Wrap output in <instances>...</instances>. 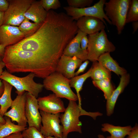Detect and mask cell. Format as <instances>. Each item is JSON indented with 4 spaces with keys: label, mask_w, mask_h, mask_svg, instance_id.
<instances>
[{
    "label": "cell",
    "mask_w": 138,
    "mask_h": 138,
    "mask_svg": "<svg viewBox=\"0 0 138 138\" xmlns=\"http://www.w3.org/2000/svg\"><path fill=\"white\" fill-rule=\"evenodd\" d=\"M5 123H4L3 122H2L0 121V130L3 127L4 124Z\"/></svg>",
    "instance_id": "ee69618b"
},
{
    "label": "cell",
    "mask_w": 138,
    "mask_h": 138,
    "mask_svg": "<svg viewBox=\"0 0 138 138\" xmlns=\"http://www.w3.org/2000/svg\"><path fill=\"white\" fill-rule=\"evenodd\" d=\"M76 22L64 13L52 10L33 35L13 45L12 48L32 52L56 68L65 48L76 34Z\"/></svg>",
    "instance_id": "6da1fadb"
},
{
    "label": "cell",
    "mask_w": 138,
    "mask_h": 138,
    "mask_svg": "<svg viewBox=\"0 0 138 138\" xmlns=\"http://www.w3.org/2000/svg\"><path fill=\"white\" fill-rule=\"evenodd\" d=\"M34 0H9L4 12V25L19 26L25 18L24 14Z\"/></svg>",
    "instance_id": "ba28073f"
},
{
    "label": "cell",
    "mask_w": 138,
    "mask_h": 138,
    "mask_svg": "<svg viewBox=\"0 0 138 138\" xmlns=\"http://www.w3.org/2000/svg\"><path fill=\"white\" fill-rule=\"evenodd\" d=\"M2 61L7 71L12 74L29 72L35 77L45 78L55 71L47 61L35 53L10 48H5Z\"/></svg>",
    "instance_id": "7a4b0ae2"
},
{
    "label": "cell",
    "mask_w": 138,
    "mask_h": 138,
    "mask_svg": "<svg viewBox=\"0 0 138 138\" xmlns=\"http://www.w3.org/2000/svg\"><path fill=\"white\" fill-rule=\"evenodd\" d=\"M102 131L109 133L111 138H125L129 134L132 128L131 125L116 126L108 123L102 124Z\"/></svg>",
    "instance_id": "44dd1931"
},
{
    "label": "cell",
    "mask_w": 138,
    "mask_h": 138,
    "mask_svg": "<svg viewBox=\"0 0 138 138\" xmlns=\"http://www.w3.org/2000/svg\"><path fill=\"white\" fill-rule=\"evenodd\" d=\"M35 74L30 73L27 76L19 77L12 74L5 70L0 75V79L7 82L16 89L17 94L27 91L37 98L44 87L43 84L35 82L33 80Z\"/></svg>",
    "instance_id": "277c9868"
},
{
    "label": "cell",
    "mask_w": 138,
    "mask_h": 138,
    "mask_svg": "<svg viewBox=\"0 0 138 138\" xmlns=\"http://www.w3.org/2000/svg\"><path fill=\"white\" fill-rule=\"evenodd\" d=\"M4 86L3 92L0 97V114L3 117L4 114L11 107L13 100L11 93L13 86L6 81L2 80Z\"/></svg>",
    "instance_id": "7402d4cb"
},
{
    "label": "cell",
    "mask_w": 138,
    "mask_h": 138,
    "mask_svg": "<svg viewBox=\"0 0 138 138\" xmlns=\"http://www.w3.org/2000/svg\"><path fill=\"white\" fill-rule=\"evenodd\" d=\"M91 67L85 73L79 76H74L71 79L70 86L71 87H73L75 89L76 95L78 101V105L81 107V99L80 92L82 90L84 82L88 77H90L91 74Z\"/></svg>",
    "instance_id": "603a6c76"
},
{
    "label": "cell",
    "mask_w": 138,
    "mask_h": 138,
    "mask_svg": "<svg viewBox=\"0 0 138 138\" xmlns=\"http://www.w3.org/2000/svg\"><path fill=\"white\" fill-rule=\"evenodd\" d=\"M138 21V0H131L127 13L126 23Z\"/></svg>",
    "instance_id": "83f0119b"
},
{
    "label": "cell",
    "mask_w": 138,
    "mask_h": 138,
    "mask_svg": "<svg viewBox=\"0 0 138 138\" xmlns=\"http://www.w3.org/2000/svg\"><path fill=\"white\" fill-rule=\"evenodd\" d=\"M25 116L29 127H34L40 131L41 126V117L39 111L37 98L26 92Z\"/></svg>",
    "instance_id": "7c38bea8"
},
{
    "label": "cell",
    "mask_w": 138,
    "mask_h": 138,
    "mask_svg": "<svg viewBox=\"0 0 138 138\" xmlns=\"http://www.w3.org/2000/svg\"><path fill=\"white\" fill-rule=\"evenodd\" d=\"M8 5V0H0V11L5 12L7 10Z\"/></svg>",
    "instance_id": "e575fe53"
},
{
    "label": "cell",
    "mask_w": 138,
    "mask_h": 138,
    "mask_svg": "<svg viewBox=\"0 0 138 138\" xmlns=\"http://www.w3.org/2000/svg\"><path fill=\"white\" fill-rule=\"evenodd\" d=\"M85 35L87 34L78 29L75 36L65 48L63 54L71 57L75 56L83 62L87 60V51L83 50L80 45L82 38Z\"/></svg>",
    "instance_id": "e0dca14e"
},
{
    "label": "cell",
    "mask_w": 138,
    "mask_h": 138,
    "mask_svg": "<svg viewBox=\"0 0 138 138\" xmlns=\"http://www.w3.org/2000/svg\"><path fill=\"white\" fill-rule=\"evenodd\" d=\"M93 0H67L69 6L77 8H82L86 6H90Z\"/></svg>",
    "instance_id": "f546056e"
},
{
    "label": "cell",
    "mask_w": 138,
    "mask_h": 138,
    "mask_svg": "<svg viewBox=\"0 0 138 138\" xmlns=\"http://www.w3.org/2000/svg\"><path fill=\"white\" fill-rule=\"evenodd\" d=\"M86 112L76 101L69 100L64 113L60 115L61 122L63 127L62 138H67L68 134L71 132L82 133V124L79 118L80 116L85 115Z\"/></svg>",
    "instance_id": "5b68a950"
},
{
    "label": "cell",
    "mask_w": 138,
    "mask_h": 138,
    "mask_svg": "<svg viewBox=\"0 0 138 138\" xmlns=\"http://www.w3.org/2000/svg\"><path fill=\"white\" fill-rule=\"evenodd\" d=\"M39 110L51 114L64 112L65 109L64 103L61 98L54 94H50L37 99Z\"/></svg>",
    "instance_id": "4fadbf2b"
},
{
    "label": "cell",
    "mask_w": 138,
    "mask_h": 138,
    "mask_svg": "<svg viewBox=\"0 0 138 138\" xmlns=\"http://www.w3.org/2000/svg\"><path fill=\"white\" fill-rule=\"evenodd\" d=\"M4 89V86L2 80L0 79V97L2 94Z\"/></svg>",
    "instance_id": "ab89813d"
},
{
    "label": "cell",
    "mask_w": 138,
    "mask_h": 138,
    "mask_svg": "<svg viewBox=\"0 0 138 138\" xmlns=\"http://www.w3.org/2000/svg\"><path fill=\"white\" fill-rule=\"evenodd\" d=\"M106 0H100L93 5L82 8H77L70 7H64L63 8L67 14L74 20H77L80 18L85 16L96 17L100 19L106 26L107 24L105 20L110 25L111 22L106 16L104 10Z\"/></svg>",
    "instance_id": "9c48e42d"
},
{
    "label": "cell",
    "mask_w": 138,
    "mask_h": 138,
    "mask_svg": "<svg viewBox=\"0 0 138 138\" xmlns=\"http://www.w3.org/2000/svg\"><path fill=\"white\" fill-rule=\"evenodd\" d=\"M5 67L4 63L2 61L0 62V75L3 71V68Z\"/></svg>",
    "instance_id": "60d3db41"
},
{
    "label": "cell",
    "mask_w": 138,
    "mask_h": 138,
    "mask_svg": "<svg viewBox=\"0 0 138 138\" xmlns=\"http://www.w3.org/2000/svg\"><path fill=\"white\" fill-rule=\"evenodd\" d=\"M88 37L87 59L93 62L97 61L98 57L102 54L112 52L116 50L115 46L108 39L105 29L89 35Z\"/></svg>",
    "instance_id": "52a82bcc"
},
{
    "label": "cell",
    "mask_w": 138,
    "mask_h": 138,
    "mask_svg": "<svg viewBox=\"0 0 138 138\" xmlns=\"http://www.w3.org/2000/svg\"><path fill=\"white\" fill-rule=\"evenodd\" d=\"M132 26L133 28V33H134L137 30L138 28V21L132 22Z\"/></svg>",
    "instance_id": "8d00e7d4"
},
{
    "label": "cell",
    "mask_w": 138,
    "mask_h": 138,
    "mask_svg": "<svg viewBox=\"0 0 138 138\" xmlns=\"http://www.w3.org/2000/svg\"><path fill=\"white\" fill-rule=\"evenodd\" d=\"M47 11L42 6L40 1L34 0L24 14L25 17L34 23L42 24L47 16Z\"/></svg>",
    "instance_id": "d6986e66"
},
{
    "label": "cell",
    "mask_w": 138,
    "mask_h": 138,
    "mask_svg": "<svg viewBox=\"0 0 138 138\" xmlns=\"http://www.w3.org/2000/svg\"><path fill=\"white\" fill-rule=\"evenodd\" d=\"M44 8L47 12L51 9H56L61 6L59 0H41L40 1Z\"/></svg>",
    "instance_id": "4dcf8cb0"
},
{
    "label": "cell",
    "mask_w": 138,
    "mask_h": 138,
    "mask_svg": "<svg viewBox=\"0 0 138 138\" xmlns=\"http://www.w3.org/2000/svg\"><path fill=\"white\" fill-rule=\"evenodd\" d=\"M126 138H138V125L136 123Z\"/></svg>",
    "instance_id": "1f68e13d"
},
{
    "label": "cell",
    "mask_w": 138,
    "mask_h": 138,
    "mask_svg": "<svg viewBox=\"0 0 138 138\" xmlns=\"http://www.w3.org/2000/svg\"><path fill=\"white\" fill-rule=\"evenodd\" d=\"M82 62L75 56L71 57L63 54L59 60L55 71L71 79L75 76V70L79 66Z\"/></svg>",
    "instance_id": "9a60e30c"
},
{
    "label": "cell",
    "mask_w": 138,
    "mask_h": 138,
    "mask_svg": "<svg viewBox=\"0 0 138 138\" xmlns=\"http://www.w3.org/2000/svg\"><path fill=\"white\" fill-rule=\"evenodd\" d=\"M4 138H23V137L21 132H17L11 134Z\"/></svg>",
    "instance_id": "d590c367"
},
{
    "label": "cell",
    "mask_w": 138,
    "mask_h": 138,
    "mask_svg": "<svg viewBox=\"0 0 138 138\" xmlns=\"http://www.w3.org/2000/svg\"><path fill=\"white\" fill-rule=\"evenodd\" d=\"M30 20L25 17L18 26L19 30L24 35L25 38H28L33 35L42 24L31 22Z\"/></svg>",
    "instance_id": "484cf974"
},
{
    "label": "cell",
    "mask_w": 138,
    "mask_h": 138,
    "mask_svg": "<svg viewBox=\"0 0 138 138\" xmlns=\"http://www.w3.org/2000/svg\"><path fill=\"white\" fill-rule=\"evenodd\" d=\"M25 38L18 27L3 24L0 27V44L5 47L16 44Z\"/></svg>",
    "instance_id": "5bb4252c"
},
{
    "label": "cell",
    "mask_w": 138,
    "mask_h": 138,
    "mask_svg": "<svg viewBox=\"0 0 138 138\" xmlns=\"http://www.w3.org/2000/svg\"><path fill=\"white\" fill-rule=\"evenodd\" d=\"M89 62V61L86 60L80 65L78 70L75 73V76H78L80 73L83 72L86 68Z\"/></svg>",
    "instance_id": "d6a6232c"
},
{
    "label": "cell",
    "mask_w": 138,
    "mask_h": 138,
    "mask_svg": "<svg viewBox=\"0 0 138 138\" xmlns=\"http://www.w3.org/2000/svg\"><path fill=\"white\" fill-rule=\"evenodd\" d=\"M22 133L23 138H45L39 131L34 127L27 128Z\"/></svg>",
    "instance_id": "f1b7e54d"
},
{
    "label": "cell",
    "mask_w": 138,
    "mask_h": 138,
    "mask_svg": "<svg viewBox=\"0 0 138 138\" xmlns=\"http://www.w3.org/2000/svg\"><path fill=\"white\" fill-rule=\"evenodd\" d=\"M130 79V75L127 73L121 76L118 86L115 89L109 98L107 100L106 109L107 116H110L113 114L118 98L129 84Z\"/></svg>",
    "instance_id": "ac0fdd59"
},
{
    "label": "cell",
    "mask_w": 138,
    "mask_h": 138,
    "mask_svg": "<svg viewBox=\"0 0 138 138\" xmlns=\"http://www.w3.org/2000/svg\"><path fill=\"white\" fill-rule=\"evenodd\" d=\"M70 80L55 71L44 79L43 84L46 89L52 91L57 97L76 101L78 98L70 87Z\"/></svg>",
    "instance_id": "3957f363"
},
{
    "label": "cell",
    "mask_w": 138,
    "mask_h": 138,
    "mask_svg": "<svg viewBox=\"0 0 138 138\" xmlns=\"http://www.w3.org/2000/svg\"><path fill=\"white\" fill-rule=\"evenodd\" d=\"M45 138H59L52 136H49L45 137Z\"/></svg>",
    "instance_id": "f6af8a7d"
},
{
    "label": "cell",
    "mask_w": 138,
    "mask_h": 138,
    "mask_svg": "<svg viewBox=\"0 0 138 138\" xmlns=\"http://www.w3.org/2000/svg\"><path fill=\"white\" fill-rule=\"evenodd\" d=\"M91 67L90 77L93 80L106 79H111V72L102 66L97 61L93 62Z\"/></svg>",
    "instance_id": "cb8c5ba5"
},
{
    "label": "cell",
    "mask_w": 138,
    "mask_h": 138,
    "mask_svg": "<svg viewBox=\"0 0 138 138\" xmlns=\"http://www.w3.org/2000/svg\"><path fill=\"white\" fill-rule=\"evenodd\" d=\"M76 24L79 30L88 35L100 32L106 27V25L100 19L91 16L80 18L76 22Z\"/></svg>",
    "instance_id": "2e32d148"
},
{
    "label": "cell",
    "mask_w": 138,
    "mask_h": 138,
    "mask_svg": "<svg viewBox=\"0 0 138 138\" xmlns=\"http://www.w3.org/2000/svg\"><path fill=\"white\" fill-rule=\"evenodd\" d=\"M1 107L0 106V110ZM0 121L3 122L4 123H5V120L4 118L2 117L0 114Z\"/></svg>",
    "instance_id": "7bdbcfd3"
},
{
    "label": "cell",
    "mask_w": 138,
    "mask_h": 138,
    "mask_svg": "<svg viewBox=\"0 0 138 138\" xmlns=\"http://www.w3.org/2000/svg\"><path fill=\"white\" fill-rule=\"evenodd\" d=\"M92 83L95 86L103 91L105 98L106 100L109 98L115 89L110 79L93 80Z\"/></svg>",
    "instance_id": "4316f807"
},
{
    "label": "cell",
    "mask_w": 138,
    "mask_h": 138,
    "mask_svg": "<svg viewBox=\"0 0 138 138\" xmlns=\"http://www.w3.org/2000/svg\"><path fill=\"white\" fill-rule=\"evenodd\" d=\"M3 58L0 56V62L2 61Z\"/></svg>",
    "instance_id": "bcb514c9"
},
{
    "label": "cell",
    "mask_w": 138,
    "mask_h": 138,
    "mask_svg": "<svg viewBox=\"0 0 138 138\" xmlns=\"http://www.w3.org/2000/svg\"><path fill=\"white\" fill-rule=\"evenodd\" d=\"M88 42V40L87 35H85L82 38L80 42V47L84 51H87Z\"/></svg>",
    "instance_id": "836d02e7"
},
{
    "label": "cell",
    "mask_w": 138,
    "mask_h": 138,
    "mask_svg": "<svg viewBox=\"0 0 138 138\" xmlns=\"http://www.w3.org/2000/svg\"><path fill=\"white\" fill-rule=\"evenodd\" d=\"M41 125L40 131L45 137L62 138L63 127L60 125V114H51L40 110Z\"/></svg>",
    "instance_id": "30bf717a"
},
{
    "label": "cell",
    "mask_w": 138,
    "mask_h": 138,
    "mask_svg": "<svg viewBox=\"0 0 138 138\" xmlns=\"http://www.w3.org/2000/svg\"><path fill=\"white\" fill-rule=\"evenodd\" d=\"M6 47L0 44V56L3 58L5 52Z\"/></svg>",
    "instance_id": "74e56055"
},
{
    "label": "cell",
    "mask_w": 138,
    "mask_h": 138,
    "mask_svg": "<svg viewBox=\"0 0 138 138\" xmlns=\"http://www.w3.org/2000/svg\"><path fill=\"white\" fill-rule=\"evenodd\" d=\"M26 92L17 94L13 101L11 109L4 114L11 119L12 122L15 121L19 125L26 127L27 121L25 116Z\"/></svg>",
    "instance_id": "8fae6325"
},
{
    "label": "cell",
    "mask_w": 138,
    "mask_h": 138,
    "mask_svg": "<svg viewBox=\"0 0 138 138\" xmlns=\"http://www.w3.org/2000/svg\"><path fill=\"white\" fill-rule=\"evenodd\" d=\"M5 123L0 130V138H4L12 133L21 132L27 128L13 123L9 118L5 116Z\"/></svg>",
    "instance_id": "d4e9b609"
},
{
    "label": "cell",
    "mask_w": 138,
    "mask_h": 138,
    "mask_svg": "<svg viewBox=\"0 0 138 138\" xmlns=\"http://www.w3.org/2000/svg\"><path fill=\"white\" fill-rule=\"evenodd\" d=\"M4 12L0 11V27L3 24Z\"/></svg>",
    "instance_id": "f35d334b"
},
{
    "label": "cell",
    "mask_w": 138,
    "mask_h": 138,
    "mask_svg": "<svg viewBox=\"0 0 138 138\" xmlns=\"http://www.w3.org/2000/svg\"><path fill=\"white\" fill-rule=\"evenodd\" d=\"M131 0H110L105 4V14L115 26L118 34H121L126 23Z\"/></svg>",
    "instance_id": "8992f818"
},
{
    "label": "cell",
    "mask_w": 138,
    "mask_h": 138,
    "mask_svg": "<svg viewBox=\"0 0 138 138\" xmlns=\"http://www.w3.org/2000/svg\"><path fill=\"white\" fill-rule=\"evenodd\" d=\"M97 61L110 71L113 72L118 76H121L127 73V71L120 66L111 57L110 53H105L100 55Z\"/></svg>",
    "instance_id": "ffe728a7"
},
{
    "label": "cell",
    "mask_w": 138,
    "mask_h": 138,
    "mask_svg": "<svg viewBox=\"0 0 138 138\" xmlns=\"http://www.w3.org/2000/svg\"><path fill=\"white\" fill-rule=\"evenodd\" d=\"M98 138H111L110 136L106 137L102 134H99L98 135Z\"/></svg>",
    "instance_id": "b9f144b4"
}]
</instances>
